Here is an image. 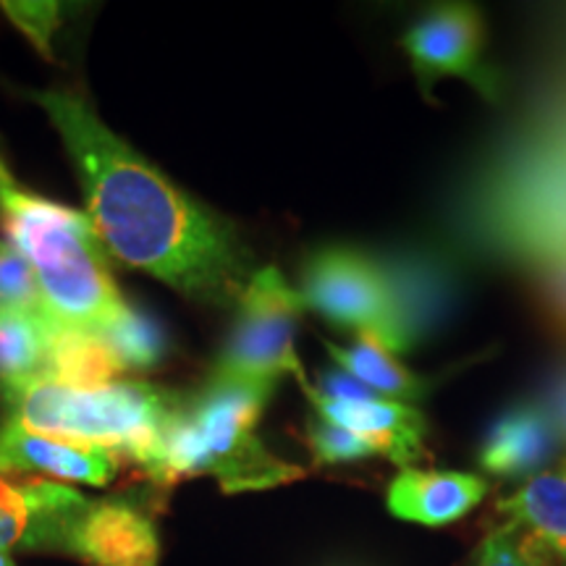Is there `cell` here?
<instances>
[{"label": "cell", "instance_id": "24", "mask_svg": "<svg viewBox=\"0 0 566 566\" xmlns=\"http://www.w3.org/2000/svg\"><path fill=\"white\" fill-rule=\"evenodd\" d=\"M548 300L554 304L558 317L566 323V263H562L548 279Z\"/></svg>", "mask_w": 566, "mask_h": 566}, {"label": "cell", "instance_id": "23", "mask_svg": "<svg viewBox=\"0 0 566 566\" xmlns=\"http://www.w3.org/2000/svg\"><path fill=\"white\" fill-rule=\"evenodd\" d=\"M6 13L21 32L34 42V48L51 59V40L59 30L61 6L59 3H3Z\"/></svg>", "mask_w": 566, "mask_h": 566}, {"label": "cell", "instance_id": "22", "mask_svg": "<svg viewBox=\"0 0 566 566\" xmlns=\"http://www.w3.org/2000/svg\"><path fill=\"white\" fill-rule=\"evenodd\" d=\"M307 438L313 446V454L321 464H346V462H363V459L380 457L373 443L365 438L354 436L352 430L338 428L321 415H313L307 422Z\"/></svg>", "mask_w": 566, "mask_h": 566}, {"label": "cell", "instance_id": "21", "mask_svg": "<svg viewBox=\"0 0 566 566\" xmlns=\"http://www.w3.org/2000/svg\"><path fill=\"white\" fill-rule=\"evenodd\" d=\"M0 313L48 315L38 275L24 254L9 242H0Z\"/></svg>", "mask_w": 566, "mask_h": 566}, {"label": "cell", "instance_id": "12", "mask_svg": "<svg viewBox=\"0 0 566 566\" xmlns=\"http://www.w3.org/2000/svg\"><path fill=\"white\" fill-rule=\"evenodd\" d=\"M488 491H491L488 480L472 472L407 467L388 485L386 506L396 520L443 527L470 514Z\"/></svg>", "mask_w": 566, "mask_h": 566}, {"label": "cell", "instance_id": "10", "mask_svg": "<svg viewBox=\"0 0 566 566\" xmlns=\"http://www.w3.org/2000/svg\"><path fill=\"white\" fill-rule=\"evenodd\" d=\"M84 504L87 499L69 485L0 475V551H63Z\"/></svg>", "mask_w": 566, "mask_h": 566}, {"label": "cell", "instance_id": "15", "mask_svg": "<svg viewBox=\"0 0 566 566\" xmlns=\"http://www.w3.org/2000/svg\"><path fill=\"white\" fill-rule=\"evenodd\" d=\"M509 522L525 527L566 566V464L525 480L509 499L499 501Z\"/></svg>", "mask_w": 566, "mask_h": 566}, {"label": "cell", "instance_id": "9", "mask_svg": "<svg viewBox=\"0 0 566 566\" xmlns=\"http://www.w3.org/2000/svg\"><path fill=\"white\" fill-rule=\"evenodd\" d=\"M63 554L87 566H158V527L145 509L124 495L87 499L71 522Z\"/></svg>", "mask_w": 566, "mask_h": 566}, {"label": "cell", "instance_id": "25", "mask_svg": "<svg viewBox=\"0 0 566 566\" xmlns=\"http://www.w3.org/2000/svg\"><path fill=\"white\" fill-rule=\"evenodd\" d=\"M551 420L556 424V433L558 438H564L566 441V375L562 380H558L556 391H554V405L548 409Z\"/></svg>", "mask_w": 566, "mask_h": 566}, {"label": "cell", "instance_id": "16", "mask_svg": "<svg viewBox=\"0 0 566 566\" xmlns=\"http://www.w3.org/2000/svg\"><path fill=\"white\" fill-rule=\"evenodd\" d=\"M325 349L334 357L338 370L352 375L354 380H359L370 391L388 396V399L412 405V401H420L422 396H428L430 386H433L430 380L409 370L399 359V354L375 342V338L357 336V342L352 346L325 344Z\"/></svg>", "mask_w": 566, "mask_h": 566}, {"label": "cell", "instance_id": "13", "mask_svg": "<svg viewBox=\"0 0 566 566\" xmlns=\"http://www.w3.org/2000/svg\"><path fill=\"white\" fill-rule=\"evenodd\" d=\"M556 443L558 433L548 409L520 405L488 428L478 462L493 478L530 480L546 470Z\"/></svg>", "mask_w": 566, "mask_h": 566}, {"label": "cell", "instance_id": "11", "mask_svg": "<svg viewBox=\"0 0 566 566\" xmlns=\"http://www.w3.org/2000/svg\"><path fill=\"white\" fill-rule=\"evenodd\" d=\"M9 472H40L69 483L108 485L118 472V457L95 446L32 433L9 420L0 428V475Z\"/></svg>", "mask_w": 566, "mask_h": 566}, {"label": "cell", "instance_id": "7", "mask_svg": "<svg viewBox=\"0 0 566 566\" xmlns=\"http://www.w3.org/2000/svg\"><path fill=\"white\" fill-rule=\"evenodd\" d=\"M409 63L428 97L438 80L472 84L485 101H501V74L485 63L483 13L472 3H438L401 34Z\"/></svg>", "mask_w": 566, "mask_h": 566}, {"label": "cell", "instance_id": "8", "mask_svg": "<svg viewBox=\"0 0 566 566\" xmlns=\"http://www.w3.org/2000/svg\"><path fill=\"white\" fill-rule=\"evenodd\" d=\"M307 399L313 401L315 415L365 438L380 457L405 470L424 454L428 420L420 409L370 391L344 370L323 373L321 386L310 388Z\"/></svg>", "mask_w": 566, "mask_h": 566}, {"label": "cell", "instance_id": "1", "mask_svg": "<svg viewBox=\"0 0 566 566\" xmlns=\"http://www.w3.org/2000/svg\"><path fill=\"white\" fill-rule=\"evenodd\" d=\"M82 176L87 216L105 250L195 302L229 307L252 279L239 231L184 195L150 160L116 137L82 97L34 92Z\"/></svg>", "mask_w": 566, "mask_h": 566}, {"label": "cell", "instance_id": "6", "mask_svg": "<svg viewBox=\"0 0 566 566\" xmlns=\"http://www.w3.org/2000/svg\"><path fill=\"white\" fill-rule=\"evenodd\" d=\"M300 294L304 307L338 328L375 338L396 354L407 352L384 265L365 252L352 247H323L313 252L304 263Z\"/></svg>", "mask_w": 566, "mask_h": 566}, {"label": "cell", "instance_id": "2", "mask_svg": "<svg viewBox=\"0 0 566 566\" xmlns=\"http://www.w3.org/2000/svg\"><path fill=\"white\" fill-rule=\"evenodd\" d=\"M0 226L38 275L48 315L61 328L103 331L126 302L113 281L108 252L87 212L21 187L0 155Z\"/></svg>", "mask_w": 566, "mask_h": 566}, {"label": "cell", "instance_id": "27", "mask_svg": "<svg viewBox=\"0 0 566 566\" xmlns=\"http://www.w3.org/2000/svg\"><path fill=\"white\" fill-rule=\"evenodd\" d=\"M564 464H566V459H564Z\"/></svg>", "mask_w": 566, "mask_h": 566}, {"label": "cell", "instance_id": "5", "mask_svg": "<svg viewBox=\"0 0 566 566\" xmlns=\"http://www.w3.org/2000/svg\"><path fill=\"white\" fill-rule=\"evenodd\" d=\"M304 310L300 289L283 279L279 268L254 271L237 302V317L216 375L271 386L279 384L281 375H294L307 394L313 384L296 354V331Z\"/></svg>", "mask_w": 566, "mask_h": 566}, {"label": "cell", "instance_id": "26", "mask_svg": "<svg viewBox=\"0 0 566 566\" xmlns=\"http://www.w3.org/2000/svg\"><path fill=\"white\" fill-rule=\"evenodd\" d=\"M0 566H17V564L11 562L9 554H3V551H0Z\"/></svg>", "mask_w": 566, "mask_h": 566}, {"label": "cell", "instance_id": "20", "mask_svg": "<svg viewBox=\"0 0 566 566\" xmlns=\"http://www.w3.org/2000/svg\"><path fill=\"white\" fill-rule=\"evenodd\" d=\"M467 566H554V556L525 527L504 520L480 541Z\"/></svg>", "mask_w": 566, "mask_h": 566}, {"label": "cell", "instance_id": "17", "mask_svg": "<svg viewBox=\"0 0 566 566\" xmlns=\"http://www.w3.org/2000/svg\"><path fill=\"white\" fill-rule=\"evenodd\" d=\"M118 373H122V365L113 357L103 336L53 325L42 375H48L55 384L87 391V388L113 384Z\"/></svg>", "mask_w": 566, "mask_h": 566}, {"label": "cell", "instance_id": "3", "mask_svg": "<svg viewBox=\"0 0 566 566\" xmlns=\"http://www.w3.org/2000/svg\"><path fill=\"white\" fill-rule=\"evenodd\" d=\"M273 391L271 384L212 373L195 396H181L145 472L158 485L212 475L226 493L268 491L302 478L300 467L271 454L258 438Z\"/></svg>", "mask_w": 566, "mask_h": 566}, {"label": "cell", "instance_id": "19", "mask_svg": "<svg viewBox=\"0 0 566 566\" xmlns=\"http://www.w3.org/2000/svg\"><path fill=\"white\" fill-rule=\"evenodd\" d=\"M103 338L122 365V370H153L168 352L163 325L132 304H126L122 315L103 331Z\"/></svg>", "mask_w": 566, "mask_h": 566}, {"label": "cell", "instance_id": "18", "mask_svg": "<svg viewBox=\"0 0 566 566\" xmlns=\"http://www.w3.org/2000/svg\"><path fill=\"white\" fill-rule=\"evenodd\" d=\"M53 325L48 315L0 313V384L42 375Z\"/></svg>", "mask_w": 566, "mask_h": 566}, {"label": "cell", "instance_id": "14", "mask_svg": "<svg viewBox=\"0 0 566 566\" xmlns=\"http://www.w3.org/2000/svg\"><path fill=\"white\" fill-rule=\"evenodd\" d=\"M380 265H384L388 286H391L401 338H405V349L409 352L443 315V271L433 260L417 258V254L396 258L394 263Z\"/></svg>", "mask_w": 566, "mask_h": 566}, {"label": "cell", "instance_id": "4", "mask_svg": "<svg viewBox=\"0 0 566 566\" xmlns=\"http://www.w3.org/2000/svg\"><path fill=\"white\" fill-rule=\"evenodd\" d=\"M0 388L11 407V422L21 428L124 454L142 467L150 464L163 430L181 405V394L139 380H113L82 391L55 384L48 375H34Z\"/></svg>", "mask_w": 566, "mask_h": 566}]
</instances>
